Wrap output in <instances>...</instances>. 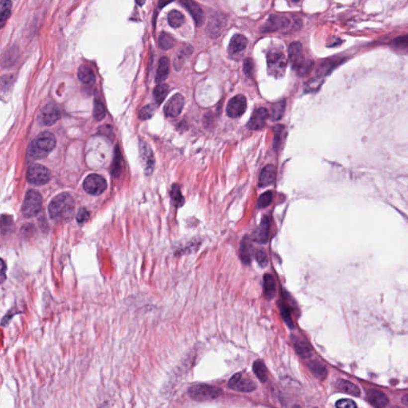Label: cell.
I'll return each instance as SVG.
<instances>
[{
    "label": "cell",
    "mask_w": 408,
    "mask_h": 408,
    "mask_svg": "<svg viewBox=\"0 0 408 408\" xmlns=\"http://www.w3.org/2000/svg\"><path fill=\"white\" fill-rule=\"evenodd\" d=\"M48 210L53 220L58 222H68L74 215L75 203L69 193H61L51 200Z\"/></svg>",
    "instance_id": "obj_1"
},
{
    "label": "cell",
    "mask_w": 408,
    "mask_h": 408,
    "mask_svg": "<svg viewBox=\"0 0 408 408\" xmlns=\"http://www.w3.org/2000/svg\"><path fill=\"white\" fill-rule=\"evenodd\" d=\"M60 112L58 110V108L54 104H50L42 108L38 118L42 124L47 125V126H51L53 124H55L60 119Z\"/></svg>",
    "instance_id": "obj_15"
},
{
    "label": "cell",
    "mask_w": 408,
    "mask_h": 408,
    "mask_svg": "<svg viewBox=\"0 0 408 408\" xmlns=\"http://www.w3.org/2000/svg\"><path fill=\"white\" fill-rule=\"evenodd\" d=\"M83 188L88 194L99 196L106 190V180L99 175H90L85 179Z\"/></svg>",
    "instance_id": "obj_8"
},
{
    "label": "cell",
    "mask_w": 408,
    "mask_h": 408,
    "mask_svg": "<svg viewBox=\"0 0 408 408\" xmlns=\"http://www.w3.org/2000/svg\"><path fill=\"white\" fill-rule=\"evenodd\" d=\"M42 197L39 192L30 190L25 196L22 204V212L26 218L36 216L42 210Z\"/></svg>",
    "instance_id": "obj_6"
},
{
    "label": "cell",
    "mask_w": 408,
    "mask_h": 408,
    "mask_svg": "<svg viewBox=\"0 0 408 408\" xmlns=\"http://www.w3.org/2000/svg\"><path fill=\"white\" fill-rule=\"evenodd\" d=\"M169 93V86L166 84H159L153 91L155 100L158 104H161Z\"/></svg>",
    "instance_id": "obj_35"
},
{
    "label": "cell",
    "mask_w": 408,
    "mask_h": 408,
    "mask_svg": "<svg viewBox=\"0 0 408 408\" xmlns=\"http://www.w3.org/2000/svg\"><path fill=\"white\" fill-rule=\"evenodd\" d=\"M290 25V20L286 17L279 14H271L265 24L261 28L263 33L276 32L278 30H282Z\"/></svg>",
    "instance_id": "obj_12"
},
{
    "label": "cell",
    "mask_w": 408,
    "mask_h": 408,
    "mask_svg": "<svg viewBox=\"0 0 408 408\" xmlns=\"http://www.w3.org/2000/svg\"><path fill=\"white\" fill-rule=\"evenodd\" d=\"M155 111H156V108L153 104H148L146 106L143 107L139 112V118L143 120H149L154 115Z\"/></svg>",
    "instance_id": "obj_43"
},
{
    "label": "cell",
    "mask_w": 408,
    "mask_h": 408,
    "mask_svg": "<svg viewBox=\"0 0 408 408\" xmlns=\"http://www.w3.org/2000/svg\"><path fill=\"white\" fill-rule=\"evenodd\" d=\"M51 176L48 168L42 164H34L29 168L26 180L30 184L36 186L44 185L50 181Z\"/></svg>",
    "instance_id": "obj_7"
},
{
    "label": "cell",
    "mask_w": 408,
    "mask_h": 408,
    "mask_svg": "<svg viewBox=\"0 0 408 408\" xmlns=\"http://www.w3.org/2000/svg\"><path fill=\"white\" fill-rule=\"evenodd\" d=\"M11 8H12V2L10 0H2L1 1V4H0V12H1L0 24H1L2 27L4 26L5 23L10 17Z\"/></svg>",
    "instance_id": "obj_32"
},
{
    "label": "cell",
    "mask_w": 408,
    "mask_h": 408,
    "mask_svg": "<svg viewBox=\"0 0 408 408\" xmlns=\"http://www.w3.org/2000/svg\"><path fill=\"white\" fill-rule=\"evenodd\" d=\"M292 342L297 354L300 357L307 359L312 356V349L304 340H302L298 336H292Z\"/></svg>",
    "instance_id": "obj_21"
},
{
    "label": "cell",
    "mask_w": 408,
    "mask_h": 408,
    "mask_svg": "<svg viewBox=\"0 0 408 408\" xmlns=\"http://www.w3.org/2000/svg\"><path fill=\"white\" fill-rule=\"evenodd\" d=\"M248 40L242 34H234L230 39L228 46V51L230 54H237L246 48Z\"/></svg>",
    "instance_id": "obj_22"
},
{
    "label": "cell",
    "mask_w": 408,
    "mask_h": 408,
    "mask_svg": "<svg viewBox=\"0 0 408 408\" xmlns=\"http://www.w3.org/2000/svg\"><path fill=\"white\" fill-rule=\"evenodd\" d=\"M254 256H255V259H256L258 265H259L262 268H264V267H266L267 264H268V258H267V254H266L264 250H256L255 254H254Z\"/></svg>",
    "instance_id": "obj_46"
},
{
    "label": "cell",
    "mask_w": 408,
    "mask_h": 408,
    "mask_svg": "<svg viewBox=\"0 0 408 408\" xmlns=\"http://www.w3.org/2000/svg\"><path fill=\"white\" fill-rule=\"evenodd\" d=\"M253 371L257 378L262 383H266L268 380V372L266 365L262 360H258L253 364Z\"/></svg>",
    "instance_id": "obj_31"
},
{
    "label": "cell",
    "mask_w": 408,
    "mask_h": 408,
    "mask_svg": "<svg viewBox=\"0 0 408 408\" xmlns=\"http://www.w3.org/2000/svg\"><path fill=\"white\" fill-rule=\"evenodd\" d=\"M146 0H136V2L139 6H142L145 3Z\"/></svg>",
    "instance_id": "obj_56"
},
{
    "label": "cell",
    "mask_w": 408,
    "mask_h": 408,
    "mask_svg": "<svg viewBox=\"0 0 408 408\" xmlns=\"http://www.w3.org/2000/svg\"><path fill=\"white\" fill-rule=\"evenodd\" d=\"M6 270V264H5L4 261L2 259V269H1V282H4L6 279V275H5V270Z\"/></svg>",
    "instance_id": "obj_53"
},
{
    "label": "cell",
    "mask_w": 408,
    "mask_h": 408,
    "mask_svg": "<svg viewBox=\"0 0 408 408\" xmlns=\"http://www.w3.org/2000/svg\"><path fill=\"white\" fill-rule=\"evenodd\" d=\"M12 218H11V217L10 216H9V215H6V214H2V226H1V228H2V234L8 232L9 230H11V229H12Z\"/></svg>",
    "instance_id": "obj_47"
},
{
    "label": "cell",
    "mask_w": 408,
    "mask_h": 408,
    "mask_svg": "<svg viewBox=\"0 0 408 408\" xmlns=\"http://www.w3.org/2000/svg\"><path fill=\"white\" fill-rule=\"evenodd\" d=\"M222 394L221 388L208 384H196L188 389V395L191 398L198 402L215 400L220 397Z\"/></svg>",
    "instance_id": "obj_5"
},
{
    "label": "cell",
    "mask_w": 408,
    "mask_h": 408,
    "mask_svg": "<svg viewBox=\"0 0 408 408\" xmlns=\"http://www.w3.org/2000/svg\"><path fill=\"white\" fill-rule=\"evenodd\" d=\"M168 23L173 28H178L184 24L185 18L184 14L178 10H173L168 15Z\"/></svg>",
    "instance_id": "obj_33"
},
{
    "label": "cell",
    "mask_w": 408,
    "mask_h": 408,
    "mask_svg": "<svg viewBox=\"0 0 408 408\" xmlns=\"http://www.w3.org/2000/svg\"><path fill=\"white\" fill-rule=\"evenodd\" d=\"M180 3L190 12L196 26H202L205 21V15L202 8L194 0H179Z\"/></svg>",
    "instance_id": "obj_16"
},
{
    "label": "cell",
    "mask_w": 408,
    "mask_h": 408,
    "mask_svg": "<svg viewBox=\"0 0 408 408\" xmlns=\"http://www.w3.org/2000/svg\"><path fill=\"white\" fill-rule=\"evenodd\" d=\"M243 71L247 78H252L254 73V61L251 58H246L243 63Z\"/></svg>",
    "instance_id": "obj_45"
},
{
    "label": "cell",
    "mask_w": 408,
    "mask_h": 408,
    "mask_svg": "<svg viewBox=\"0 0 408 408\" xmlns=\"http://www.w3.org/2000/svg\"><path fill=\"white\" fill-rule=\"evenodd\" d=\"M139 148H140V160L142 163L144 173L147 176H150L153 172L155 166L154 155L152 152V148L148 145V143L144 142L143 140H140Z\"/></svg>",
    "instance_id": "obj_11"
},
{
    "label": "cell",
    "mask_w": 408,
    "mask_h": 408,
    "mask_svg": "<svg viewBox=\"0 0 408 408\" xmlns=\"http://www.w3.org/2000/svg\"><path fill=\"white\" fill-rule=\"evenodd\" d=\"M322 82L320 78L312 79V80L307 82V84L306 85V91H307V92L315 91L320 87V85L322 84Z\"/></svg>",
    "instance_id": "obj_48"
},
{
    "label": "cell",
    "mask_w": 408,
    "mask_h": 408,
    "mask_svg": "<svg viewBox=\"0 0 408 408\" xmlns=\"http://www.w3.org/2000/svg\"><path fill=\"white\" fill-rule=\"evenodd\" d=\"M170 70V62L167 57H163L159 61L158 69L156 72V83H162L164 81L166 80L169 74Z\"/></svg>",
    "instance_id": "obj_25"
},
{
    "label": "cell",
    "mask_w": 408,
    "mask_h": 408,
    "mask_svg": "<svg viewBox=\"0 0 408 408\" xmlns=\"http://www.w3.org/2000/svg\"><path fill=\"white\" fill-rule=\"evenodd\" d=\"M286 108V100H282L273 104L270 112V117L273 120H278L282 118L284 115Z\"/></svg>",
    "instance_id": "obj_34"
},
{
    "label": "cell",
    "mask_w": 408,
    "mask_h": 408,
    "mask_svg": "<svg viewBox=\"0 0 408 408\" xmlns=\"http://www.w3.org/2000/svg\"><path fill=\"white\" fill-rule=\"evenodd\" d=\"M402 403L404 405L408 406V395H405L402 398Z\"/></svg>",
    "instance_id": "obj_55"
},
{
    "label": "cell",
    "mask_w": 408,
    "mask_h": 408,
    "mask_svg": "<svg viewBox=\"0 0 408 408\" xmlns=\"http://www.w3.org/2000/svg\"><path fill=\"white\" fill-rule=\"evenodd\" d=\"M270 220L267 216H264L261 221L260 224L254 230L253 234L252 240L254 242L265 244L268 241L269 233H270Z\"/></svg>",
    "instance_id": "obj_18"
},
{
    "label": "cell",
    "mask_w": 408,
    "mask_h": 408,
    "mask_svg": "<svg viewBox=\"0 0 408 408\" xmlns=\"http://www.w3.org/2000/svg\"><path fill=\"white\" fill-rule=\"evenodd\" d=\"M286 128L282 124H278L274 128V150H279L282 146L286 137Z\"/></svg>",
    "instance_id": "obj_29"
},
{
    "label": "cell",
    "mask_w": 408,
    "mask_h": 408,
    "mask_svg": "<svg viewBox=\"0 0 408 408\" xmlns=\"http://www.w3.org/2000/svg\"><path fill=\"white\" fill-rule=\"evenodd\" d=\"M366 398L368 402L375 408H384L389 404L388 396L382 392L375 389L368 391Z\"/></svg>",
    "instance_id": "obj_19"
},
{
    "label": "cell",
    "mask_w": 408,
    "mask_h": 408,
    "mask_svg": "<svg viewBox=\"0 0 408 408\" xmlns=\"http://www.w3.org/2000/svg\"><path fill=\"white\" fill-rule=\"evenodd\" d=\"M308 366L312 374L320 380H324L328 376L327 368L318 361L312 360L308 363Z\"/></svg>",
    "instance_id": "obj_30"
},
{
    "label": "cell",
    "mask_w": 408,
    "mask_h": 408,
    "mask_svg": "<svg viewBox=\"0 0 408 408\" xmlns=\"http://www.w3.org/2000/svg\"><path fill=\"white\" fill-rule=\"evenodd\" d=\"M247 108L246 98L242 94H238L229 101L226 105V114L230 118H238L244 114Z\"/></svg>",
    "instance_id": "obj_9"
},
{
    "label": "cell",
    "mask_w": 408,
    "mask_h": 408,
    "mask_svg": "<svg viewBox=\"0 0 408 408\" xmlns=\"http://www.w3.org/2000/svg\"><path fill=\"white\" fill-rule=\"evenodd\" d=\"M159 44H160V48L163 50H169L175 46L176 40L173 37L171 36L170 34L162 32L159 37Z\"/></svg>",
    "instance_id": "obj_40"
},
{
    "label": "cell",
    "mask_w": 408,
    "mask_h": 408,
    "mask_svg": "<svg viewBox=\"0 0 408 408\" xmlns=\"http://www.w3.org/2000/svg\"><path fill=\"white\" fill-rule=\"evenodd\" d=\"M90 218V213L86 208H81L77 214V221L80 224L85 223Z\"/></svg>",
    "instance_id": "obj_50"
},
{
    "label": "cell",
    "mask_w": 408,
    "mask_h": 408,
    "mask_svg": "<svg viewBox=\"0 0 408 408\" xmlns=\"http://www.w3.org/2000/svg\"><path fill=\"white\" fill-rule=\"evenodd\" d=\"M268 74L275 78L284 76L287 67V59L282 51L271 50L266 54Z\"/></svg>",
    "instance_id": "obj_4"
},
{
    "label": "cell",
    "mask_w": 408,
    "mask_h": 408,
    "mask_svg": "<svg viewBox=\"0 0 408 408\" xmlns=\"http://www.w3.org/2000/svg\"><path fill=\"white\" fill-rule=\"evenodd\" d=\"M56 146V138L49 132H42L33 140L28 149V156L32 160L45 158Z\"/></svg>",
    "instance_id": "obj_2"
},
{
    "label": "cell",
    "mask_w": 408,
    "mask_h": 408,
    "mask_svg": "<svg viewBox=\"0 0 408 408\" xmlns=\"http://www.w3.org/2000/svg\"><path fill=\"white\" fill-rule=\"evenodd\" d=\"M336 407L339 408H356V404L349 399H342L336 402Z\"/></svg>",
    "instance_id": "obj_49"
},
{
    "label": "cell",
    "mask_w": 408,
    "mask_h": 408,
    "mask_svg": "<svg viewBox=\"0 0 408 408\" xmlns=\"http://www.w3.org/2000/svg\"><path fill=\"white\" fill-rule=\"evenodd\" d=\"M291 1H292V2H299V1H300V0H291Z\"/></svg>",
    "instance_id": "obj_57"
},
{
    "label": "cell",
    "mask_w": 408,
    "mask_h": 408,
    "mask_svg": "<svg viewBox=\"0 0 408 408\" xmlns=\"http://www.w3.org/2000/svg\"><path fill=\"white\" fill-rule=\"evenodd\" d=\"M289 59L293 70L298 75L304 76L310 70L312 62L306 61L302 44L299 42H294L289 46Z\"/></svg>",
    "instance_id": "obj_3"
},
{
    "label": "cell",
    "mask_w": 408,
    "mask_h": 408,
    "mask_svg": "<svg viewBox=\"0 0 408 408\" xmlns=\"http://www.w3.org/2000/svg\"><path fill=\"white\" fill-rule=\"evenodd\" d=\"M192 53V48L189 46L184 47L180 50V53L176 55V58H175L174 66L176 70H180L181 69L183 65H184L185 58L189 56Z\"/></svg>",
    "instance_id": "obj_38"
},
{
    "label": "cell",
    "mask_w": 408,
    "mask_h": 408,
    "mask_svg": "<svg viewBox=\"0 0 408 408\" xmlns=\"http://www.w3.org/2000/svg\"><path fill=\"white\" fill-rule=\"evenodd\" d=\"M280 310L281 315H282L285 323L288 325L289 328H294V322H293L292 317H291L290 308L286 305H282L280 307Z\"/></svg>",
    "instance_id": "obj_44"
},
{
    "label": "cell",
    "mask_w": 408,
    "mask_h": 408,
    "mask_svg": "<svg viewBox=\"0 0 408 408\" xmlns=\"http://www.w3.org/2000/svg\"><path fill=\"white\" fill-rule=\"evenodd\" d=\"M252 253L253 246L250 243V238L248 236L244 237L241 242L240 248H239V257L243 264H250L251 262Z\"/></svg>",
    "instance_id": "obj_23"
},
{
    "label": "cell",
    "mask_w": 408,
    "mask_h": 408,
    "mask_svg": "<svg viewBox=\"0 0 408 408\" xmlns=\"http://www.w3.org/2000/svg\"><path fill=\"white\" fill-rule=\"evenodd\" d=\"M392 43L396 46L408 48V34L404 36L398 37L393 40Z\"/></svg>",
    "instance_id": "obj_51"
},
{
    "label": "cell",
    "mask_w": 408,
    "mask_h": 408,
    "mask_svg": "<svg viewBox=\"0 0 408 408\" xmlns=\"http://www.w3.org/2000/svg\"><path fill=\"white\" fill-rule=\"evenodd\" d=\"M276 175V168L274 165H271V164L266 165L261 172L258 185L261 188H263V187H267L272 184L275 181Z\"/></svg>",
    "instance_id": "obj_20"
},
{
    "label": "cell",
    "mask_w": 408,
    "mask_h": 408,
    "mask_svg": "<svg viewBox=\"0 0 408 408\" xmlns=\"http://www.w3.org/2000/svg\"><path fill=\"white\" fill-rule=\"evenodd\" d=\"M336 387L338 390L341 391L344 393H347V394L351 395V396H355V397H357L360 395V391L358 387L356 386L354 384L349 382L348 380H337L336 383Z\"/></svg>",
    "instance_id": "obj_27"
},
{
    "label": "cell",
    "mask_w": 408,
    "mask_h": 408,
    "mask_svg": "<svg viewBox=\"0 0 408 408\" xmlns=\"http://www.w3.org/2000/svg\"><path fill=\"white\" fill-rule=\"evenodd\" d=\"M273 198H274V195H273L272 192L267 191V192H264V193L261 195L260 197L258 198V203H257V207L259 209L267 207V206H270V204L272 203Z\"/></svg>",
    "instance_id": "obj_41"
},
{
    "label": "cell",
    "mask_w": 408,
    "mask_h": 408,
    "mask_svg": "<svg viewBox=\"0 0 408 408\" xmlns=\"http://www.w3.org/2000/svg\"><path fill=\"white\" fill-rule=\"evenodd\" d=\"M226 20L224 17L219 14H213L209 20L208 26L206 27V32L212 38H217L220 35L226 26Z\"/></svg>",
    "instance_id": "obj_17"
},
{
    "label": "cell",
    "mask_w": 408,
    "mask_h": 408,
    "mask_svg": "<svg viewBox=\"0 0 408 408\" xmlns=\"http://www.w3.org/2000/svg\"><path fill=\"white\" fill-rule=\"evenodd\" d=\"M228 387L232 390L240 392H252L257 388V384L249 378H244L241 373H236L230 379Z\"/></svg>",
    "instance_id": "obj_10"
},
{
    "label": "cell",
    "mask_w": 408,
    "mask_h": 408,
    "mask_svg": "<svg viewBox=\"0 0 408 408\" xmlns=\"http://www.w3.org/2000/svg\"><path fill=\"white\" fill-rule=\"evenodd\" d=\"M93 116L94 119L100 121L105 116V109H104V104L99 100L94 101V110H93Z\"/></svg>",
    "instance_id": "obj_42"
},
{
    "label": "cell",
    "mask_w": 408,
    "mask_h": 408,
    "mask_svg": "<svg viewBox=\"0 0 408 408\" xmlns=\"http://www.w3.org/2000/svg\"><path fill=\"white\" fill-rule=\"evenodd\" d=\"M122 172V157L119 151L118 147H116L115 150L114 160L112 162V174L113 177H118L119 175Z\"/></svg>",
    "instance_id": "obj_37"
},
{
    "label": "cell",
    "mask_w": 408,
    "mask_h": 408,
    "mask_svg": "<svg viewBox=\"0 0 408 408\" xmlns=\"http://www.w3.org/2000/svg\"><path fill=\"white\" fill-rule=\"evenodd\" d=\"M263 290L267 300H272L276 294V283L274 277L270 274H265L263 277Z\"/></svg>",
    "instance_id": "obj_26"
},
{
    "label": "cell",
    "mask_w": 408,
    "mask_h": 408,
    "mask_svg": "<svg viewBox=\"0 0 408 408\" xmlns=\"http://www.w3.org/2000/svg\"><path fill=\"white\" fill-rule=\"evenodd\" d=\"M171 198H172V202H173L176 207H180V206L184 205V196H182V193H181L178 184H174L172 186V191H171Z\"/></svg>",
    "instance_id": "obj_39"
},
{
    "label": "cell",
    "mask_w": 408,
    "mask_h": 408,
    "mask_svg": "<svg viewBox=\"0 0 408 408\" xmlns=\"http://www.w3.org/2000/svg\"><path fill=\"white\" fill-rule=\"evenodd\" d=\"M184 105V97L180 94H175L165 104L164 113L168 117H176L182 112Z\"/></svg>",
    "instance_id": "obj_13"
},
{
    "label": "cell",
    "mask_w": 408,
    "mask_h": 408,
    "mask_svg": "<svg viewBox=\"0 0 408 408\" xmlns=\"http://www.w3.org/2000/svg\"><path fill=\"white\" fill-rule=\"evenodd\" d=\"M18 51L15 47H11L6 51L4 55L2 56V66H12L14 62L18 60Z\"/></svg>",
    "instance_id": "obj_36"
},
{
    "label": "cell",
    "mask_w": 408,
    "mask_h": 408,
    "mask_svg": "<svg viewBox=\"0 0 408 408\" xmlns=\"http://www.w3.org/2000/svg\"><path fill=\"white\" fill-rule=\"evenodd\" d=\"M339 63L340 62L338 59H335V58L325 59L319 65L318 68L316 70V75L318 78L327 76L336 68V66H338Z\"/></svg>",
    "instance_id": "obj_24"
},
{
    "label": "cell",
    "mask_w": 408,
    "mask_h": 408,
    "mask_svg": "<svg viewBox=\"0 0 408 408\" xmlns=\"http://www.w3.org/2000/svg\"><path fill=\"white\" fill-rule=\"evenodd\" d=\"M78 76L79 80L86 85H93L96 80L95 74L92 69L86 65H82L80 66V68L78 70Z\"/></svg>",
    "instance_id": "obj_28"
},
{
    "label": "cell",
    "mask_w": 408,
    "mask_h": 408,
    "mask_svg": "<svg viewBox=\"0 0 408 408\" xmlns=\"http://www.w3.org/2000/svg\"><path fill=\"white\" fill-rule=\"evenodd\" d=\"M1 82H2V83H1L2 91L7 90L10 88V85L12 83V76H10V75L3 76L2 78V81H1Z\"/></svg>",
    "instance_id": "obj_52"
},
{
    "label": "cell",
    "mask_w": 408,
    "mask_h": 408,
    "mask_svg": "<svg viewBox=\"0 0 408 408\" xmlns=\"http://www.w3.org/2000/svg\"><path fill=\"white\" fill-rule=\"evenodd\" d=\"M270 116L267 108L261 107L254 111L247 124V128L250 130H260L266 125V120Z\"/></svg>",
    "instance_id": "obj_14"
},
{
    "label": "cell",
    "mask_w": 408,
    "mask_h": 408,
    "mask_svg": "<svg viewBox=\"0 0 408 408\" xmlns=\"http://www.w3.org/2000/svg\"><path fill=\"white\" fill-rule=\"evenodd\" d=\"M172 1H173V0H160L159 6H160V8H162L165 5L168 4L169 2H172Z\"/></svg>",
    "instance_id": "obj_54"
}]
</instances>
